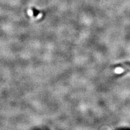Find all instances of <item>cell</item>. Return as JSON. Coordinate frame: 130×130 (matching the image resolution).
Returning <instances> with one entry per match:
<instances>
[{
    "label": "cell",
    "mask_w": 130,
    "mask_h": 130,
    "mask_svg": "<svg viewBox=\"0 0 130 130\" xmlns=\"http://www.w3.org/2000/svg\"><path fill=\"white\" fill-rule=\"evenodd\" d=\"M28 15L30 16H31L32 15V11L31 10H29L28 11Z\"/></svg>",
    "instance_id": "obj_1"
},
{
    "label": "cell",
    "mask_w": 130,
    "mask_h": 130,
    "mask_svg": "<svg viewBox=\"0 0 130 130\" xmlns=\"http://www.w3.org/2000/svg\"><path fill=\"white\" fill-rule=\"evenodd\" d=\"M41 16H42V14H40V15H39L38 16V18H40V17H41Z\"/></svg>",
    "instance_id": "obj_2"
}]
</instances>
